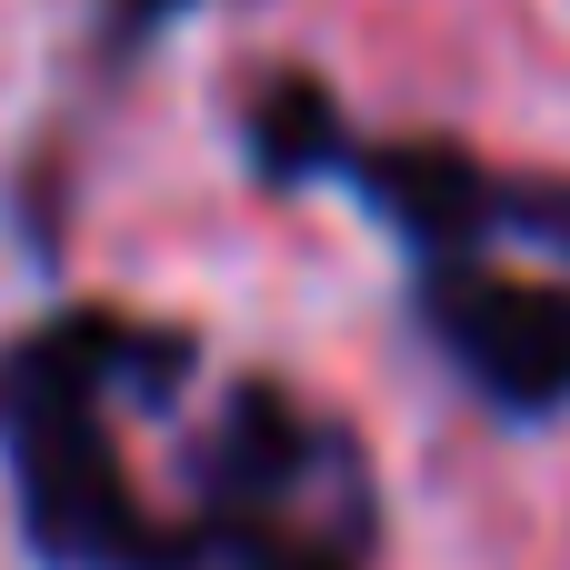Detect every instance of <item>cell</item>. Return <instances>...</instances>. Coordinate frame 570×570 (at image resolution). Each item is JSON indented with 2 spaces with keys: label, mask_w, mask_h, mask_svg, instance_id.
<instances>
[{
  "label": "cell",
  "mask_w": 570,
  "mask_h": 570,
  "mask_svg": "<svg viewBox=\"0 0 570 570\" xmlns=\"http://www.w3.org/2000/svg\"><path fill=\"white\" fill-rule=\"evenodd\" d=\"M431 331L451 341V361H461L501 411H561L570 401V291L451 271V281L431 291Z\"/></svg>",
  "instance_id": "1"
},
{
  "label": "cell",
  "mask_w": 570,
  "mask_h": 570,
  "mask_svg": "<svg viewBox=\"0 0 570 570\" xmlns=\"http://www.w3.org/2000/svg\"><path fill=\"white\" fill-rule=\"evenodd\" d=\"M361 180H371V200H381L421 250H471L481 220H491V190H481V170H471L461 150H381Z\"/></svg>",
  "instance_id": "2"
},
{
  "label": "cell",
  "mask_w": 570,
  "mask_h": 570,
  "mask_svg": "<svg viewBox=\"0 0 570 570\" xmlns=\"http://www.w3.org/2000/svg\"><path fill=\"white\" fill-rule=\"evenodd\" d=\"M250 160L271 180H301V170H331L341 160V110L311 90V80H271L250 100Z\"/></svg>",
  "instance_id": "3"
},
{
  "label": "cell",
  "mask_w": 570,
  "mask_h": 570,
  "mask_svg": "<svg viewBox=\"0 0 570 570\" xmlns=\"http://www.w3.org/2000/svg\"><path fill=\"white\" fill-rule=\"evenodd\" d=\"M120 10H130V20H170L180 0H120Z\"/></svg>",
  "instance_id": "4"
},
{
  "label": "cell",
  "mask_w": 570,
  "mask_h": 570,
  "mask_svg": "<svg viewBox=\"0 0 570 570\" xmlns=\"http://www.w3.org/2000/svg\"><path fill=\"white\" fill-rule=\"evenodd\" d=\"M281 570H331V561H281Z\"/></svg>",
  "instance_id": "5"
}]
</instances>
